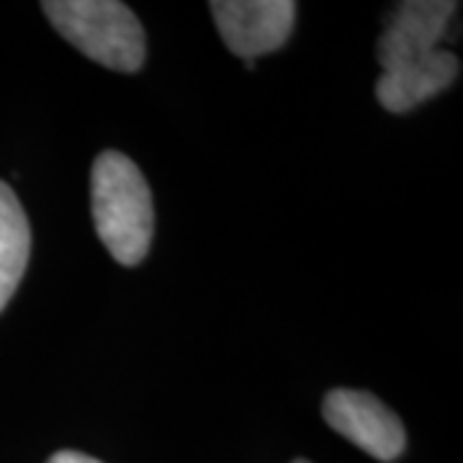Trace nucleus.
I'll return each mask as SVG.
<instances>
[{"label": "nucleus", "mask_w": 463, "mask_h": 463, "mask_svg": "<svg viewBox=\"0 0 463 463\" xmlns=\"http://www.w3.org/2000/svg\"><path fill=\"white\" fill-rule=\"evenodd\" d=\"M458 72V57L450 50L438 47L412 62L386 70L376 83V99L386 111L404 114L456 83Z\"/></svg>", "instance_id": "obj_6"}, {"label": "nucleus", "mask_w": 463, "mask_h": 463, "mask_svg": "<svg viewBox=\"0 0 463 463\" xmlns=\"http://www.w3.org/2000/svg\"><path fill=\"white\" fill-rule=\"evenodd\" d=\"M322 414L332 430L379 461H394L407 446L402 420L368 392L335 389L322 402Z\"/></svg>", "instance_id": "obj_4"}, {"label": "nucleus", "mask_w": 463, "mask_h": 463, "mask_svg": "<svg viewBox=\"0 0 463 463\" xmlns=\"http://www.w3.org/2000/svg\"><path fill=\"white\" fill-rule=\"evenodd\" d=\"M209 8L222 42L245 65L281 50L297 18L294 0H214Z\"/></svg>", "instance_id": "obj_3"}, {"label": "nucleus", "mask_w": 463, "mask_h": 463, "mask_svg": "<svg viewBox=\"0 0 463 463\" xmlns=\"http://www.w3.org/2000/svg\"><path fill=\"white\" fill-rule=\"evenodd\" d=\"M47 463H100L99 458H93V456H85L80 450H60V453H54Z\"/></svg>", "instance_id": "obj_8"}, {"label": "nucleus", "mask_w": 463, "mask_h": 463, "mask_svg": "<svg viewBox=\"0 0 463 463\" xmlns=\"http://www.w3.org/2000/svg\"><path fill=\"white\" fill-rule=\"evenodd\" d=\"M50 24L75 50L116 72H137L147 57V39L132 8L116 0H47Z\"/></svg>", "instance_id": "obj_2"}, {"label": "nucleus", "mask_w": 463, "mask_h": 463, "mask_svg": "<svg viewBox=\"0 0 463 463\" xmlns=\"http://www.w3.org/2000/svg\"><path fill=\"white\" fill-rule=\"evenodd\" d=\"M294 463H309V461H304V458H298V461H294Z\"/></svg>", "instance_id": "obj_9"}, {"label": "nucleus", "mask_w": 463, "mask_h": 463, "mask_svg": "<svg viewBox=\"0 0 463 463\" xmlns=\"http://www.w3.org/2000/svg\"><path fill=\"white\" fill-rule=\"evenodd\" d=\"M32 252V227L8 183L0 181V312L16 294Z\"/></svg>", "instance_id": "obj_7"}, {"label": "nucleus", "mask_w": 463, "mask_h": 463, "mask_svg": "<svg viewBox=\"0 0 463 463\" xmlns=\"http://www.w3.org/2000/svg\"><path fill=\"white\" fill-rule=\"evenodd\" d=\"M90 206L99 240L121 265H139L149 252L155 209L142 170L127 155L106 149L90 173Z\"/></svg>", "instance_id": "obj_1"}, {"label": "nucleus", "mask_w": 463, "mask_h": 463, "mask_svg": "<svg viewBox=\"0 0 463 463\" xmlns=\"http://www.w3.org/2000/svg\"><path fill=\"white\" fill-rule=\"evenodd\" d=\"M456 11L458 3L450 0L399 3L376 44V60L383 67V72L438 50V44L448 39Z\"/></svg>", "instance_id": "obj_5"}]
</instances>
